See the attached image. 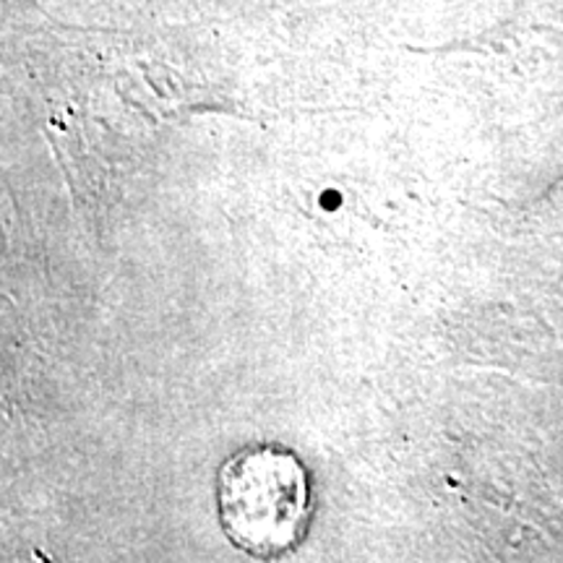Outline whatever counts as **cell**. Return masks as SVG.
I'll list each match as a JSON object with an SVG mask.
<instances>
[{"mask_svg": "<svg viewBox=\"0 0 563 563\" xmlns=\"http://www.w3.org/2000/svg\"><path fill=\"white\" fill-rule=\"evenodd\" d=\"M217 506L232 545L253 559H279L308 530L311 483L287 449H241L217 475Z\"/></svg>", "mask_w": 563, "mask_h": 563, "instance_id": "6da1fadb", "label": "cell"}]
</instances>
